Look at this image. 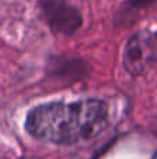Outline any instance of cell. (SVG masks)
Listing matches in <instances>:
<instances>
[{"label":"cell","mask_w":157,"mask_h":159,"mask_svg":"<svg viewBox=\"0 0 157 159\" xmlns=\"http://www.w3.org/2000/svg\"><path fill=\"white\" fill-rule=\"evenodd\" d=\"M108 124V106L99 99L50 102L33 107L25 130L32 137L53 144H75L97 135Z\"/></svg>","instance_id":"6da1fadb"},{"label":"cell","mask_w":157,"mask_h":159,"mask_svg":"<svg viewBox=\"0 0 157 159\" xmlns=\"http://www.w3.org/2000/svg\"><path fill=\"white\" fill-rule=\"evenodd\" d=\"M157 61V34L139 31L127 42L122 64L131 75H141Z\"/></svg>","instance_id":"7a4b0ae2"},{"label":"cell","mask_w":157,"mask_h":159,"mask_svg":"<svg viewBox=\"0 0 157 159\" xmlns=\"http://www.w3.org/2000/svg\"><path fill=\"white\" fill-rule=\"evenodd\" d=\"M43 17L53 32L72 35L82 24V16L64 0H43Z\"/></svg>","instance_id":"3957f363"},{"label":"cell","mask_w":157,"mask_h":159,"mask_svg":"<svg viewBox=\"0 0 157 159\" xmlns=\"http://www.w3.org/2000/svg\"><path fill=\"white\" fill-rule=\"evenodd\" d=\"M49 69L54 75L71 80H79L89 73L88 64L79 59H53Z\"/></svg>","instance_id":"277c9868"},{"label":"cell","mask_w":157,"mask_h":159,"mask_svg":"<svg viewBox=\"0 0 157 159\" xmlns=\"http://www.w3.org/2000/svg\"><path fill=\"white\" fill-rule=\"evenodd\" d=\"M134 7H138V8H142V7H147L149 4H152L155 0H128Z\"/></svg>","instance_id":"5b68a950"}]
</instances>
